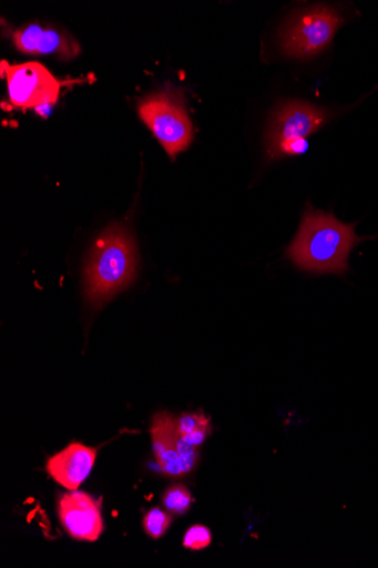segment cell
<instances>
[{
    "label": "cell",
    "instance_id": "30bf717a",
    "mask_svg": "<svg viewBox=\"0 0 378 568\" xmlns=\"http://www.w3.org/2000/svg\"><path fill=\"white\" fill-rule=\"evenodd\" d=\"M150 432L160 470L168 477H184L177 444V419L168 412H160L153 417Z\"/></svg>",
    "mask_w": 378,
    "mask_h": 568
},
{
    "label": "cell",
    "instance_id": "52a82bcc",
    "mask_svg": "<svg viewBox=\"0 0 378 568\" xmlns=\"http://www.w3.org/2000/svg\"><path fill=\"white\" fill-rule=\"evenodd\" d=\"M12 39L21 53L27 55L55 57L70 61L81 53V45L72 34L35 22L14 30Z\"/></svg>",
    "mask_w": 378,
    "mask_h": 568
},
{
    "label": "cell",
    "instance_id": "9c48e42d",
    "mask_svg": "<svg viewBox=\"0 0 378 568\" xmlns=\"http://www.w3.org/2000/svg\"><path fill=\"white\" fill-rule=\"evenodd\" d=\"M98 449L72 443L64 450L50 457L45 470L49 476L69 490H76L89 477Z\"/></svg>",
    "mask_w": 378,
    "mask_h": 568
},
{
    "label": "cell",
    "instance_id": "5b68a950",
    "mask_svg": "<svg viewBox=\"0 0 378 568\" xmlns=\"http://www.w3.org/2000/svg\"><path fill=\"white\" fill-rule=\"evenodd\" d=\"M137 111L172 160L192 143L194 128L181 90L166 88L154 92L141 100Z\"/></svg>",
    "mask_w": 378,
    "mask_h": 568
},
{
    "label": "cell",
    "instance_id": "6da1fadb",
    "mask_svg": "<svg viewBox=\"0 0 378 568\" xmlns=\"http://www.w3.org/2000/svg\"><path fill=\"white\" fill-rule=\"evenodd\" d=\"M356 225L345 224L334 214L314 211L308 205L299 231L287 250L288 260L307 273L345 275L354 247L372 239L358 236Z\"/></svg>",
    "mask_w": 378,
    "mask_h": 568
},
{
    "label": "cell",
    "instance_id": "5bb4252c",
    "mask_svg": "<svg viewBox=\"0 0 378 568\" xmlns=\"http://www.w3.org/2000/svg\"><path fill=\"white\" fill-rule=\"evenodd\" d=\"M212 536L207 528L194 526L184 537V546L191 550H202L211 545Z\"/></svg>",
    "mask_w": 378,
    "mask_h": 568
},
{
    "label": "cell",
    "instance_id": "3957f363",
    "mask_svg": "<svg viewBox=\"0 0 378 568\" xmlns=\"http://www.w3.org/2000/svg\"><path fill=\"white\" fill-rule=\"evenodd\" d=\"M336 113L309 102L287 101L273 113L265 132L269 161L300 156L308 150L307 138L327 125Z\"/></svg>",
    "mask_w": 378,
    "mask_h": 568
},
{
    "label": "cell",
    "instance_id": "4fadbf2b",
    "mask_svg": "<svg viewBox=\"0 0 378 568\" xmlns=\"http://www.w3.org/2000/svg\"><path fill=\"white\" fill-rule=\"evenodd\" d=\"M193 498L191 491L184 486H173L167 489L162 496V505L166 507V509L175 515H182L186 513L191 505Z\"/></svg>",
    "mask_w": 378,
    "mask_h": 568
},
{
    "label": "cell",
    "instance_id": "ba28073f",
    "mask_svg": "<svg viewBox=\"0 0 378 568\" xmlns=\"http://www.w3.org/2000/svg\"><path fill=\"white\" fill-rule=\"evenodd\" d=\"M59 516L63 528L76 540L96 541L103 532L100 505L83 491L62 496Z\"/></svg>",
    "mask_w": 378,
    "mask_h": 568
},
{
    "label": "cell",
    "instance_id": "7a4b0ae2",
    "mask_svg": "<svg viewBox=\"0 0 378 568\" xmlns=\"http://www.w3.org/2000/svg\"><path fill=\"white\" fill-rule=\"evenodd\" d=\"M135 241L123 224L108 227L92 246L84 268V295L99 308L119 292L129 287L136 276Z\"/></svg>",
    "mask_w": 378,
    "mask_h": 568
},
{
    "label": "cell",
    "instance_id": "7c38bea8",
    "mask_svg": "<svg viewBox=\"0 0 378 568\" xmlns=\"http://www.w3.org/2000/svg\"><path fill=\"white\" fill-rule=\"evenodd\" d=\"M172 521V516L168 513L155 507L145 514L143 528L149 537L159 539L168 531Z\"/></svg>",
    "mask_w": 378,
    "mask_h": 568
},
{
    "label": "cell",
    "instance_id": "277c9868",
    "mask_svg": "<svg viewBox=\"0 0 378 568\" xmlns=\"http://www.w3.org/2000/svg\"><path fill=\"white\" fill-rule=\"evenodd\" d=\"M345 23L344 14L330 6L296 10L279 31L280 53L293 60L316 58L333 43Z\"/></svg>",
    "mask_w": 378,
    "mask_h": 568
},
{
    "label": "cell",
    "instance_id": "8992f818",
    "mask_svg": "<svg viewBox=\"0 0 378 568\" xmlns=\"http://www.w3.org/2000/svg\"><path fill=\"white\" fill-rule=\"evenodd\" d=\"M2 77L7 79L9 106L21 110H38L55 105L63 81L37 62L12 65L2 62Z\"/></svg>",
    "mask_w": 378,
    "mask_h": 568
},
{
    "label": "cell",
    "instance_id": "8fae6325",
    "mask_svg": "<svg viewBox=\"0 0 378 568\" xmlns=\"http://www.w3.org/2000/svg\"><path fill=\"white\" fill-rule=\"evenodd\" d=\"M210 419L204 413H184L177 420L180 437L186 443L198 447L211 433Z\"/></svg>",
    "mask_w": 378,
    "mask_h": 568
}]
</instances>
